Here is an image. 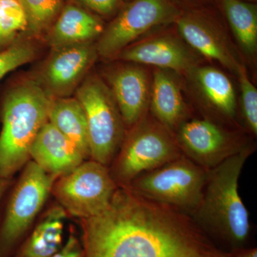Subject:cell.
Returning a JSON list of instances; mask_svg holds the SVG:
<instances>
[{
    "label": "cell",
    "mask_w": 257,
    "mask_h": 257,
    "mask_svg": "<svg viewBox=\"0 0 257 257\" xmlns=\"http://www.w3.org/2000/svg\"><path fill=\"white\" fill-rule=\"evenodd\" d=\"M182 155L175 133L146 115L125 134L109 172L117 187H128L138 176Z\"/></svg>",
    "instance_id": "5"
},
{
    "label": "cell",
    "mask_w": 257,
    "mask_h": 257,
    "mask_svg": "<svg viewBox=\"0 0 257 257\" xmlns=\"http://www.w3.org/2000/svg\"><path fill=\"white\" fill-rule=\"evenodd\" d=\"M8 41V38L5 37L4 32L2 30L1 27H0V45L5 43Z\"/></svg>",
    "instance_id": "30"
},
{
    "label": "cell",
    "mask_w": 257,
    "mask_h": 257,
    "mask_svg": "<svg viewBox=\"0 0 257 257\" xmlns=\"http://www.w3.org/2000/svg\"><path fill=\"white\" fill-rule=\"evenodd\" d=\"M242 1L247 2L246 0H242Z\"/></svg>",
    "instance_id": "31"
},
{
    "label": "cell",
    "mask_w": 257,
    "mask_h": 257,
    "mask_svg": "<svg viewBox=\"0 0 257 257\" xmlns=\"http://www.w3.org/2000/svg\"><path fill=\"white\" fill-rule=\"evenodd\" d=\"M175 135L183 155L207 171L250 145L236 134L207 119L187 120Z\"/></svg>",
    "instance_id": "10"
},
{
    "label": "cell",
    "mask_w": 257,
    "mask_h": 257,
    "mask_svg": "<svg viewBox=\"0 0 257 257\" xmlns=\"http://www.w3.org/2000/svg\"><path fill=\"white\" fill-rule=\"evenodd\" d=\"M84 257H231L192 216L118 187L102 212L79 219Z\"/></svg>",
    "instance_id": "1"
},
{
    "label": "cell",
    "mask_w": 257,
    "mask_h": 257,
    "mask_svg": "<svg viewBox=\"0 0 257 257\" xmlns=\"http://www.w3.org/2000/svg\"><path fill=\"white\" fill-rule=\"evenodd\" d=\"M181 15L171 0H131L100 35L98 55L115 57L144 34L175 23Z\"/></svg>",
    "instance_id": "9"
},
{
    "label": "cell",
    "mask_w": 257,
    "mask_h": 257,
    "mask_svg": "<svg viewBox=\"0 0 257 257\" xmlns=\"http://www.w3.org/2000/svg\"><path fill=\"white\" fill-rule=\"evenodd\" d=\"M108 82L125 126L132 127L147 115L150 101L148 73L140 66L130 64L111 72Z\"/></svg>",
    "instance_id": "12"
},
{
    "label": "cell",
    "mask_w": 257,
    "mask_h": 257,
    "mask_svg": "<svg viewBox=\"0 0 257 257\" xmlns=\"http://www.w3.org/2000/svg\"><path fill=\"white\" fill-rule=\"evenodd\" d=\"M68 214L58 203L42 214L11 257H51L62 248Z\"/></svg>",
    "instance_id": "16"
},
{
    "label": "cell",
    "mask_w": 257,
    "mask_h": 257,
    "mask_svg": "<svg viewBox=\"0 0 257 257\" xmlns=\"http://www.w3.org/2000/svg\"><path fill=\"white\" fill-rule=\"evenodd\" d=\"M115 57L181 73H189L196 67L190 51L178 39L168 35L152 37L130 45Z\"/></svg>",
    "instance_id": "13"
},
{
    "label": "cell",
    "mask_w": 257,
    "mask_h": 257,
    "mask_svg": "<svg viewBox=\"0 0 257 257\" xmlns=\"http://www.w3.org/2000/svg\"><path fill=\"white\" fill-rule=\"evenodd\" d=\"M57 177L30 160L0 204V257H11L30 232Z\"/></svg>",
    "instance_id": "4"
},
{
    "label": "cell",
    "mask_w": 257,
    "mask_h": 257,
    "mask_svg": "<svg viewBox=\"0 0 257 257\" xmlns=\"http://www.w3.org/2000/svg\"><path fill=\"white\" fill-rule=\"evenodd\" d=\"M97 55L92 42L55 49L44 67L40 82L52 97L68 96L78 87Z\"/></svg>",
    "instance_id": "11"
},
{
    "label": "cell",
    "mask_w": 257,
    "mask_h": 257,
    "mask_svg": "<svg viewBox=\"0 0 257 257\" xmlns=\"http://www.w3.org/2000/svg\"><path fill=\"white\" fill-rule=\"evenodd\" d=\"M51 257H84L82 242L75 231L71 229L64 246Z\"/></svg>",
    "instance_id": "26"
},
{
    "label": "cell",
    "mask_w": 257,
    "mask_h": 257,
    "mask_svg": "<svg viewBox=\"0 0 257 257\" xmlns=\"http://www.w3.org/2000/svg\"><path fill=\"white\" fill-rule=\"evenodd\" d=\"M87 119L90 159L109 167L119 151L126 126L109 87L96 76L76 89Z\"/></svg>",
    "instance_id": "7"
},
{
    "label": "cell",
    "mask_w": 257,
    "mask_h": 257,
    "mask_svg": "<svg viewBox=\"0 0 257 257\" xmlns=\"http://www.w3.org/2000/svg\"><path fill=\"white\" fill-rule=\"evenodd\" d=\"M230 28L241 50L247 55L257 48L256 5L242 0H221Z\"/></svg>",
    "instance_id": "21"
},
{
    "label": "cell",
    "mask_w": 257,
    "mask_h": 257,
    "mask_svg": "<svg viewBox=\"0 0 257 257\" xmlns=\"http://www.w3.org/2000/svg\"><path fill=\"white\" fill-rule=\"evenodd\" d=\"M30 157L42 170L57 178L85 160L78 149L49 121L37 134Z\"/></svg>",
    "instance_id": "15"
},
{
    "label": "cell",
    "mask_w": 257,
    "mask_h": 257,
    "mask_svg": "<svg viewBox=\"0 0 257 257\" xmlns=\"http://www.w3.org/2000/svg\"><path fill=\"white\" fill-rule=\"evenodd\" d=\"M208 171L182 155L134 179L128 188L140 197L191 216L200 205Z\"/></svg>",
    "instance_id": "6"
},
{
    "label": "cell",
    "mask_w": 257,
    "mask_h": 257,
    "mask_svg": "<svg viewBox=\"0 0 257 257\" xmlns=\"http://www.w3.org/2000/svg\"><path fill=\"white\" fill-rule=\"evenodd\" d=\"M150 104L154 117L172 133L187 121L188 111L178 84L166 69L154 72Z\"/></svg>",
    "instance_id": "17"
},
{
    "label": "cell",
    "mask_w": 257,
    "mask_h": 257,
    "mask_svg": "<svg viewBox=\"0 0 257 257\" xmlns=\"http://www.w3.org/2000/svg\"><path fill=\"white\" fill-rule=\"evenodd\" d=\"M53 98L32 79L19 82L5 94L0 109V179H13L30 160V148L48 121Z\"/></svg>",
    "instance_id": "3"
},
{
    "label": "cell",
    "mask_w": 257,
    "mask_h": 257,
    "mask_svg": "<svg viewBox=\"0 0 257 257\" xmlns=\"http://www.w3.org/2000/svg\"><path fill=\"white\" fill-rule=\"evenodd\" d=\"M28 18V28L40 33L52 24L62 10V0H19Z\"/></svg>",
    "instance_id": "22"
},
{
    "label": "cell",
    "mask_w": 257,
    "mask_h": 257,
    "mask_svg": "<svg viewBox=\"0 0 257 257\" xmlns=\"http://www.w3.org/2000/svg\"><path fill=\"white\" fill-rule=\"evenodd\" d=\"M238 74L241 92V111L246 127L256 136L257 134V90L247 75L243 65L240 66Z\"/></svg>",
    "instance_id": "23"
},
{
    "label": "cell",
    "mask_w": 257,
    "mask_h": 257,
    "mask_svg": "<svg viewBox=\"0 0 257 257\" xmlns=\"http://www.w3.org/2000/svg\"><path fill=\"white\" fill-rule=\"evenodd\" d=\"M13 181V179H0V204Z\"/></svg>",
    "instance_id": "29"
},
{
    "label": "cell",
    "mask_w": 257,
    "mask_h": 257,
    "mask_svg": "<svg viewBox=\"0 0 257 257\" xmlns=\"http://www.w3.org/2000/svg\"><path fill=\"white\" fill-rule=\"evenodd\" d=\"M28 25L26 13L19 0H0V27L8 40Z\"/></svg>",
    "instance_id": "24"
},
{
    "label": "cell",
    "mask_w": 257,
    "mask_h": 257,
    "mask_svg": "<svg viewBox=\"0 0 257 257\" xmlns=\"http://www.w3.org/2000/svg\"><path fill=\"white\" fill-rule=\"evenodd\" d=\"M104 26L100 19L74 5H67L61 11L52 27L49 42L55 49L92 42L100 36Z\"/></svg>",
    "instance_id": "18"
},
{
    "label": "cell",
    "mask_w": 257,
    "mask_h": 257,
    "mask_svg": "<svg viewBox=\"0 0 257 257\" xmlns=\"http://www.w3.org/2000/svg\"><path fill=\"white\" fill-rule=\"evenodd\" d=\"M117 188L109 167L90 159L56 179L51 194L68 215L83 219L102 212Z\"/></svg>",
    "instance_id": "8"
},
{
    "label": "cell",
    "mask_w": 257,
    "mask_h": 257,
    "mask_svg": "<svg viewBox=\"0 0 257 257\" xmlns=\"http://www.w3.org/2000/svg\"><path fill=\"white\" fill-rule=\"evenodd\" d=\"M231 257H257L256 247H247L236 251Z\"/></svg>",
    "instance_id": "28"
},
{
    "label": "cell",
    "mask_w": 257,
    "mask_h": 257,
    "mask_svg": "<svg viewBox=\"0 0 257 257\" xmlns=\"http://www.w3.org/2000/svg\"><path fill=\"white\" fill-rule=\"evenodd\" d=\"M181 37L194 50L211 60L217 61L230 71L237 72L241 64L228 46L215 24L197 13L182 14L175 22Z\"/></svg>",
    "instance_id": "14"
},
{
    "label": "cell",
    "mask_w": 257,
    "mask_h": 257,
    "mask_svg": "<svg viewBox=\"0 0 257 257\" xmlns=\"http://www.w3.org/2000/svg\"><path fill=\"white\" fill-rule=\"evenodd\" d=\"M48 121L78 149L85 160L90 159L87 119L77 98H53L49 109Z\"/></svg>",
    "instance_id": "19"
},
{
    "label": "cell",
    "mask_w": 257,
    "mask_h": 257,
    "mask_svg": "<svg viewBox=\"0 0 257 257\" xmlns=\"http://www.w3.org/2000/svg\"><path fill=\"white\" fill-rule=\"evenodd\" d=\"M35 57V49L26 42L13 44L0 51V79L15 69L30 62Z\"/></svg>",
    "instance_id": "25"
},
{
    "label": "cell",
    "mask_w": 257,
    "mask_h": 257,
    "mask_svg": "<svg viewBox=\"0 0 257 257\" xmlns=\"http://www.w3.org/2000/svg\"><path fill=\"white\" fill-rule=\"evenodd\" d=\"M254 147L244 150L208 171L202 202L191 215L218 247L234 253L247 248L249 214L238 192L243 165Z\"/></svg>",
    "instance_id": "2"
},
{
    "label": "cell",
    "mask_w": 257,
    "mask_h": 257,
    "mask_svg": "<svg viewBox=\"0 0 257 257\" xmlns=\"http://www.w3.org/2000/svg\"><path fill=\"white\" fill-rule=\"evenodd\" d=\"M79 3L97 14L108 16L114 13L120 0H78Z\"/></svg>",
    "instance_id": "27"
},
{
    "label": "cell",
    "mask_w": 257,
    "mask_h": 257,
    "mask_svg": "<svg viewBox=\"0 0 257 257\" xmlns=\"http://www.w3.org/2000/svg\"><path fill=\"white\" fill-rule=\"evenodd\" d=\"M189 73L207 104L222 117L234 119L237 108L236 94L229 77L209 66L194 67Z\"/></svg>",
    "instance_id": "20"
}]
</instances>
